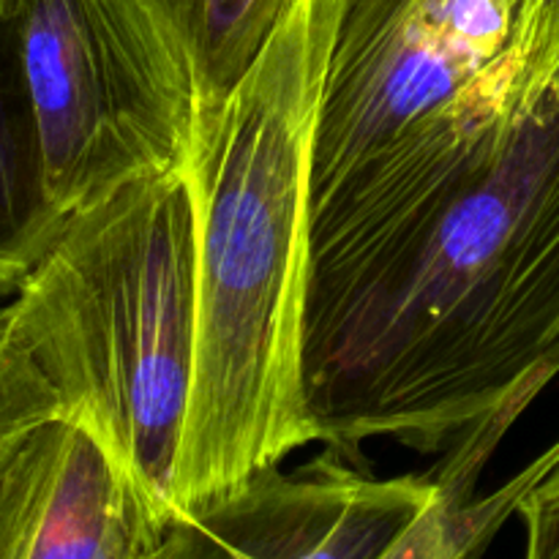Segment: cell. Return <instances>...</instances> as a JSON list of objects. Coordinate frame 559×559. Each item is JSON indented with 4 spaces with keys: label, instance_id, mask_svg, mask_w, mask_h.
Listing matches in <instances>:
<instances>
[{
    "label": "cell",
    "instance_id": "obj_1",
    "mask_svg": "<svg viewBox=\"0 0 559 559\" xmlns=\"http://www.w3.org/2000/svg\"><path fill=\"white\" fill-rule=\"evenodd\" d=\"M559 347V82L484 175L309 298L320 445L440 453Z\"/></svg>",
    "mask_w": 559,
    "mask_h": 559
},
{
    "label": "cell",
    "instance_id": "obj_2",
    "mask_svg": "<svg viewBox=\"0 0 559 559\" xmlns=\"http://www.w3.org/2000/svg\"><path fill=\"white\" fill-rule=\"evenodd\" d=\"M347 0H295L243 80L200 109L197 358L175 519L320 442L306 382L311 153Z\"/></svg>",
    "mask_w": 559,
    "mask_h": 559
},
{
    "label": "cell",
    "instance_id": "obj_3",
    "mask_svg": "<svg viewBox=\"0 0 559 559\" xmlns=\"http://www.w3.org/2000/svg\"><path fill=\"white\" fill-rule=\"evenodd\" d=\"M5 331L58 399L175 522L197 358L189 173L145 175L69 213L9 298Z\"/></svg>",
    "mask_w": 559,
    "mask_h": 559
},
{
    "label": "cell",
    "instance_id": "obj_4",
    "mask_svg": "<svg viewBox=\"0 0 559 559\" xmlns=\"http://www.w3.org/2000/svg\"><path fill=\"white\" fill-rule=\"evenodd\" d=\"M60 216L145 175L186 169L200 85L167 0H3Z\"/></svg>",
    "mask_w": 559,
    "mask_h": 559
},
{
    "label": "cell",
    "instance_id": "obj_5",
    "mask_svg": "<svg viewBox=\"0 0 559 559\" xmlns=\"http://www.w3.org/2000/svg\"><path fill=\"white\" fill-rule=\"evenodd\" d=\"M522 0H347L311 153V205L424 129L508 112L506 55Z\"/></svg>",
    "mask_w": 559,
    "mask_h": 559
},
{
    "label": "cell",
    "instance_id": "obj_6",
    "mask_svg": "<svg viewBox=\"0 0 559 559\" xmlns=\"http://www.w3.org/2000/svg\"><path fill=\"white\" fill-rule=\"evenodd\" d=\"M437 478H374L328 448L293 473L262 469L175 519L164 559H380L435 502Z\"/></svg>",
    "mask_w": 559,
    "mask_h": 559
},
{
    "label": "cell",
    "instance_id": "obj_7",
    "mask_svg": "<svg viewBox=\"0 0 559 559\" xmlns=\"http://www.w3.org/2000/svg\"><path fill=\"white\" fill-rule=\"evenodd\" d=\"M169 519L66 415L0 429V559H153Z\"/></svg>",
    "mask_w": 559,
    "mask_h": 559
},
{
    "label": "cell",
    "instance_id": "obj_8",
    "mask_svg": "<svg viewBox=\"0 0 559 559\" xmlns=\"http://www.w3.org/2000/svg\"><path fill=\"white\" fill-rule=\"evenodd\" d=\"M557 374L559 353H551L497 407L448 445L445 456L431 469L440 486L435 502L380 559H484L491 538L516 513L524 491L559 462V440L491 495L475 497V486L508 429Z\"/></svg>",
    "mask_w": 559,
    "mask_h": 559
},
{
    "label": "cell",
    "instance_id": "obj_9",
    "mask_svg": "<svg viewBox=\"0 0 559 559\" xmlns=\"http://www.w3.org/2000/svg\"><path fill=\"white\" fill-rule=\"evenodd\" d=\"M63 222L44 189L36 123L0 0V295H14Z\"/></svg>",
    "mask_w": 559,
    "mask_h": 559
},
{
    "label": "cell",
    "instance_id": "obj_10",
    "mask_svg": "<svg viewBox=\"0 0 559 559\" xmlns=\"http://www.w3.org/2000/svg\"><path fill=\"white\" fill-rule=\"evenodd\" d=\"M194 60L200 109L216 107L254 66L295 0H167Z\"/></svg>",
    "mask_w": 559,
    "mask_h": 559
},
{
    "label": "cell",
    "instance_id": "obj_11",
    "mask_svg": "<svg viewBox=\"0 0 559 559\" xmlns=\"http://www.w3.org/2000/svg\"><path fill=\"white\" fill-rule=\"evenodd\" d=\"M508 112H527L559 82V0H522L506 55Z\"/></svg>",
    "mask_w": 559,
    "mask_h": 559
},
{
    "label": "cell",
    "instance_id": "obj_12",
    "mask_svg": "<svg viewBox=\"0 0 559 559\" xmlns=\"http://www.w3.org/2000/svg\"><path fill=\"white\" fill-rule=\"evenodd\" d=\"M9 298L0 295V429L58 413V402L44 377L5 336Z\"/></svg>",
    "mask_w": 559,
    "mask_h": 559
},
{
    "label": "cell",
    "instance_id": "obj_13",
    "mask_svg": "<svg viewBox=\"0 0 559 559\" xmlns=\"http://www.w3.org/2000/svg\"><path fill=\"white\" fill-rule=\"evenodd\" d=\"M516 513L527 533L524 559H559V462L524 491Z\"/></svg>",
    "mask_w": 559,
    "mask_h": 559
},
{
    "label": "cell",
    "instance_id": "obj_14",
    "mask_svg": "<svg viewBox=\"0 0 559 559\" xmlns=\"http://www.w3.org/2000/svg\"><path fill=\"white\" fill-rule=\"evenodd\" d=\"M153 559H164V546H162V551H158V555L153 557Z\"/></svg>",
    "mask_w": 559,
    "mask_h": 559
}]
</instances>
